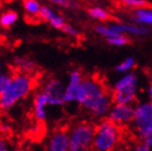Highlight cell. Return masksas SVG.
Instances as JSON below:
<instances>
[{
  "instance_id": "1",
  "label": "cell",
  "mask_w": 152,
  "mask_h": 151,
  "mask_svg": "<svg viewBox=\"0 0 152 151\" xmlns=\"http://www.w3.org/2000/svg\"><path fill=\"white\" fill-rule=\"evenodd\" d=\"M76 103L95 118L108 116L112 107V96L107 92L98 79L84 78L77 95Z\"/></svg>"
},
{
  "instance_id": "2",
  "label": "cell",
  "mask_w": 152,
  "mask_h": 151,
  "mask_svg": "<svg viewBox=\"0 0 152 151\" xmlns=\"http://www.w3.org/2000/svg\"><path fill=\"white\" fill-rule=\"evenodd\" d=\"M35 87V79L29 73H16L12 75L9 84L0 95V109L9 111L15 105L23 100L32 92Z\"/></svg>"
},
{
  "instance_id": "3",
  "label": "cell",
  "mask_w": 152,
  "mask_h": 151,
  "mask_svg": "<svg viewBox=\"0 0 152 151\" xmlns=\"http://www.w3.org/2000/svg\"><path fill=\"white\" fill-rule=\"evenodd\" d=\"M120 137V126L109 119H104L95 126L92 149L93 151H113Z\"/></svg>"
},
{
  "instance_id": "4",
  "label": "cell",
  "mask_w": 152,
  "mask_h": 151,
  "mask_svg": "<svg viewBox=\"0 0 152 151\" xmlns=\"http://www.w3.org/2000/svg\"><path fill=\"white\" fill-rule=\"evenodd\" d=\"M137 85V76L133 73H125L114 83L113 92L111 93L112 102L114 104L132 105L136 100Z\"/></svg>"
},
{
  "instance_id": "5",
  "label": "cell",
  "mask_w": 152,
  "mask_h": 151,
  "mask_svg": "<svg viewBox=\"0 0 152 151\" xmlns=\"http://www.w3.org/2000/svg\"><path fill=\"white\" fill-rule=\"evenodd\" d=\"M95 126L88 122H79L69 130L70 151H88L93 147Z\"/></svg>"
},
{
  "instance_id": "6",
  "label": "cell",
  "mask_w": 152,
  "mask_h": 151,
  "mask_svg": "<svg viewBox=\"0 0 152 151\" xmlns=\"http://www.w3.org/2000/svg\"><path fill=\"white\" fill-rule=\"evenodd\" d=\"M132 125L140 139L152 136V102L139 103L135 106Z\"/></svg>"
},
{
  "instance_id": "7",
  "label": "cell",
  "mask_w": 152,
  "mask_h": 151,
  "mask_svg": "<svg viewBox=\"0 0 152 151\" xmlns=\"http://www.w3.org/2000/svg\"><path fill=\"white\" fill-rule=\"evenodd\" d=\"M41 91L45 94L49 100V105L53 107H59L66 104L65 100V86L61 80L50 78L44 82Z\"/></svg>"
},
{
  "instance_id": "8",
  "label": "cell",
  "mask_w": 152,
  "mask_h": 151,
  "mask_svg": "<svg viewBox=\"0 0 152 151\" xmlns=\"http://www.w3.org/2000/svg\"><path fill=\"white\" fill-rule=\"evenodd\" d=\"M108 118L113 123L120 125L132 123L134 118V107L127 104H114L108 113Z\"/></svg>"
},
{
  "instance_id": "9",
  "label": "cell",
  "mask_w": 152,
  "mask_h": 151,
  "mask_svg": "<svg viewBox=\"0 0 152 151\" xmlns=\"http://www.w3.org/2000/svg\"><path fill=\"white\" fill-rule=\"evenodd\" d=\"M44 151H70L69 131L65 128L55 130L49 137Z\"/></svg>"
},
{
  "instance_id": "10",
  "label": "cell",
  "mask_w": 152,
  "mask_h": 151,
  "mask_svg": "<svg viewBox=\"0 0 152 151\" xmlns=\"http://www.w3.org/2000/svg\"><path fill=\"white\" fill-rule=\"evenodd\" d=\"M83 76L81 71L78 69L71 70L68 77L67 84L65 85V100L66 104L70 103H76L77 95L79 93L80 86L83 81Z\"/></svg>"
},
{
  "instance_id": "11",
  "label": "cell",
  "mask_w": 152,
  "mask_h": 151,
  "mask_svg": "<svg viewBox=\"0 0 152 151\" xmlns=\"http://www.w3.org/2000/svg\"><path fill=\"white\" fill-rule=\"evenodd\" d=\"M39 18L43 22H47L55 29L58 30H63V28L66 25V21H65L64 16L54 10L49 6H42L41 7L40 13H39Z\"/></svg>"
},
{
  "instance_id": "12",
  "label": "cell",
  "mask_w": 152,
  "mask_h": 151,
  "mask_svg": "<svg viewBox=\"0 0 152 151\" xmlns=\"http://www.w3.org/2000/svg\"><path fill=\"white\" fill-rule=\"evenodd\" d=\"M49 105V100L45 94L42 91H39L34 96V103H32V110H34V116L36 120L39 122H43L47 119L48 110L47 108Z\"/></svg>"
},
{
  "instance_id": "13",
  "label": "cell",
  "mask_w": 152,
  "mask_h": 151,
  "mask_svg": "<svg viewBox=\"0 0 152 151\" xmlns=\"http://www.w3.org/2000/svg\"><path fill=\"white\" fill-rule=\"evenodd\" d=\"M114 32L121 35H134V36H143L149 32V29L143 25L139 24H124V23H114L110 25Z\"/></svg>"
},
{
  "instance_id": "14",
  "label": "cell",
  "mask_w": 152,
  "mask_h": 151,
  "mask_svg": "<svg viewBox=\"0 0 152 151\" xmlns=\"http://www.w3.org/2000/svg\"><path fill=\"white\" fill-rule=\"evenodd\" d=\"M133 22L143 26H152V8L142 7L134 9Z\"/></svg>"
},
{
  "instance_id": "15",
  "label": "cell",
  "mask_w": 152,
  "mask_h": 151,
  "mask_svg": "<svg viewBox=\"0 0 152 151\" xmlns=\"http://www.w3.org/2000/svg\"><path fill=\"white\" fill-rule=\"evenodd\" d=\"M15 66L18 69L20 73H29L31 75L36 70V63L29 58H24V57H16L15 58Z\"/></svg>"
},
{
  "instance_id": "16",
  "label": "cell",
  "mask_w": 152,
  "mask_h": 151,
  "mask_svg": "<svg viewBox=\"0 0 152 151\" xmlns=\"http://www.w3.org/2000/svg\"><path fill=\"white\" fill-rule=\"evenodd\" d=\"M23 7L25 12L30 18H39L41 4L38 0H23Z\"/></svg>"
},
{
  "instance_id": "17",
  "label": "cell",
  "mask_w": 152,
  "mask_h": 151,
  "mask_svg": "<svg viewBox=\"0 0 152 151\" xmlns=\"http://www.w3.org/2000/svg\"><path fill=\"white\" fill-rule=\"evenodd\" d=\"M18 14L15 11H12V10L6 11L0 15V26L3 28H10L18 22Z\"/></svg>"
},
{
  "instance_id": "18",
  "label": "cell",
  "mask_w": 152,
  "mask_h": 151,
  "mask_svg": "<svg viewBox=\"0 0 152 151\" xmlns=\"http://www.w3.org/2000/svg\"><path fill=\"white\" fill-rule=\"evenodd\" d=\"M88 13L92 18L97 21H102V22L108 21L110 18L109 12L104 9V8H100V7H92V8H90L88 10Z\"/></svg>"
},
{
  "instance_id": "19",
  "label": "cell",
  "mask_w": 152,
  "mask_h": 151,
  "mask_svg": "<svg viewBox=\"0 0 152 151\" xmlns=\"http://www.w3.org/2000/svg\"><path fill=\"white\" fill-rule=\"evenodd\" d=\"M95 30H96V32H98L100 36L105 37L106 40L109 39V38H113V37H117V36L121 35V34H118L117 32H114L110 25H97V26L95 27Z\"/></svg>"
},
{
  "instance_id": "20",
  "label": "cell",
  "mask_w": 152,
  "mask_h": 151,
  "mask_svg": "<svg viewBox=\"0 0 152 151\" xmlns=\"http://www.w3.org/2000/svg\"><path fill=\"white\" fill-rule=\"evenodd\" d=\"M135 66V59L133 57H127L125 58L123 62H121L120 64H118L115 67V70H117L119 73H129V70L133 69V67Z\"/></svg>"
},
{
  "instance_id": "21",
  "label": "cell",
  "mask_w": 152,
  "mask_h": 151,
  "mask_svg": "<svg viewBox=\"0 0 152 151\" xmlns=\"http://www.w3.org/2000/svg\"><path fill=\"white\" fill-rule=\"evenodd\" d=\"M48 2H51L55 6L67 8V9H77L79 4L77 0H47Z\"/></svg>"
},
{
  "instance_id": "22",
  "label": "cell",
  "mask_w": 152,
  "mask_h": 151,
  "mask_svg": "<svg viewBox=\"0 0 152 151\" xmlns=\"http://www.w3.org/2000/svg\"><path fill=\"white\" fill-rule=\"evenodd\" d=\"M107 42L109 44L113 45V47H124V45H126V44L129 43V40L125 35H119L117 37L107 39Z\"/></svg>"
},
{
  "instance_id": "23",
  "label": "cell",
  "mask_w": 152,
  "mask_h": 151,
  "mask_svg": "<svg viewBox=\"0 0 152 151\" xmlns=\"http://www.w3.org/2000/svg\"><path fill=\"white\" fill-rule=\"evenodd\" d=\"M122 4L133 8V9H137V8H142V7H149V3L146 0H119Z\"/></svg>"
},
{
  "instance_id": "24",
  "label": "cell",
  "mask_w": 152,
  "mask_h": 151,
  "mask_svg": "<svg viewBox=\"0 0 152 151\" xmlns=\"http://www.w3.org/2000/svg\"><path fill=\"white\" fill-rule=\"evenodd\" d=\"M11 78H12V75H10L9 73L0 71V95L3 93V91L6 90V87L9 84Z\"/></svg>"
},
{
  "instance_id": "25",
  "label": "cell",
  "mask_w": 152,
  "mask_h": 151,
  "mask_svg": "<svg viewBox=\"0 0 152 151\" xmlns=\"http://www.w3.org/2000/svg\"><path fill=\"white\" fill-rule=\"evenodd\" d=\"M61 32H64L66 35L70 36V37H72V38H77L78 36H79V32H78V29L75 28V27L71 26V25H69V24H66Z\"/></svg>"
},
{
  "instance_id": "26",
  "label": "cell",
  "mask_w": 152,
  "mask_h": 151,
  "mask_svg": "<svg viewBox=\"0 0 152 151\" xmlns=\"http://www.w3.org/2000/svg\"><path fill=\"white\" fill-rule=\"evenodd\" d=\"M0 151H11L9 142L7 141V139L2 135H0Z\"/></svg>"
},
{
  "instance_id": "27",
  "label": "cell",
  "mask_w": 152,
  "mask_h": 151,
  "mask_svg": "<svg viewBox=\"0 0 152 151\" xmlns=\"http://www.w3.org/2000/svg\"><path fill=\"white\" fill-rule=\"evenodd\" d=\"M133 151H151V148L142 140L141 142H139V144H137V145L135 146V148Z\"/></svg>"
},
{
  "instance_id": "28",
  "label": "cell",
  "mask_w": 152,
  "mask_h": 151,
  "mask_svg": "<svg viewBox=\"0 0 152 151\" xmlns=\"http://www.w3.org/2000/svg\"><path fill=\"white\" fill-rule=\"evenodd\" d=\"M10 133V125L6 122H0V135H8Z\"/></svg>"
},
{
  "instance_id": "29",
  "label": "cell",
  "mask_w": 152,
  "mask_h": 151,
  "mask_svg": "<svg viewBox=\"0 0 152 151\" xmlns=\"http://www.w3.org/2000/svg\"><path fill=\"white\" fill-rule=\"evenodd\" d=\"M143 141L146 142L147 145L149 146L150 148L152 149V136H149V137H147V138H145V139H143Z\"/></svg>"
},
{
  "instance_id": "30",
  "label": "cell",
  "mask_w": 152,
  "mask_h": 151,
  "mask_svg": "<svg viewBox=\"0 0 152 151\" xmlns=\"http://www.w3.org/2000/svg\"><path fill=\"white\" fill-rule=\"evenodd\" d=\"M148 96H149L150 102H152V84H150L148 87Z\"/></svg>"
},
{
  "instance_id": "31",
  "label": "cell",
  "mask_w": 152,
  "mask_h": 151,
  "mask_svg": "<svg viewBox=\"0 0 152 151\" xmlns=\"http://www.w3.org/2000/svg\"><path fill=\"white\" fill-rule=\"evenodd\" d=\"M11 151H23L22 149H13V150H11Z\"/></svg>"
},
{
  "instance_id": "32",
  "label": "cell",
  "mask_w": 152,
  "mask_h": 151,
  "mask_svg": "<svg viewBox=\"0 0 152 151\" xmlns=\"http://www.w3.org/2000/svg\"><path fill=\"white\" fill-rule=\"evenodd\" d=\"M1 67H2V65H1V62H0V71H1Z\"/></svg>"
},
{
  "instance_id": "33",
  "label": "cell",
  "mask_w": 152,
  "mask_h": 151,
  "mask_svg": "<svg viewBox=\"0 0 152 151\" xmlns=\"http://www.w3.org/2000/svg\"><path fill=\"white\" fill-rule=\"evenodd\" d=\"M0 50H1V44H0Z\"/></svg>"
},
{
  "instance_id": "34",
  "label": "cell",
  "mask_w": 152,
  "mask_h": 151,
  "mask_svg": "<svg viewBox=\"0 0 152 151\" xmlns=\"http://www.w3.org/2000/svg\"><path fill=\"white\" fill-rule=\"evenodd\" d=\"M0 110H1V109H0Z\"/></svg>"
}]
</instances>
